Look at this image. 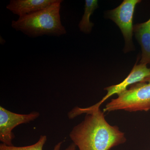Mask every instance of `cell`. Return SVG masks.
I'll return each mask as SVG.
<instances>
[{"instance_id": "277c9868", "label": "cell", "mask_w": 150, "mask_h": 150, "mask_svg": "<svg viewBox=\"0 0 150 150\" xmlns=\"http://www.w3.org/2000/svg\"><path fill=\"white\" fill-rule=\"evenodd\" d=\"M140 0H124L116 8L106 12L107 17L114 22L121 30L125 40V53L134 50L133 42V17L135 7Z\"/></svg>"}, {"instance_id": "3957f363", "label": "cell", "mask_w": 150, "mask_h": 150, "mask_svg": "<svg viewBox=\"0 0 150 150\" xmlns=\"http://www.w3.org/2000/svg\"><path fill=\"white\" fill-rule=\"evenodd\" d=\"M150 110V74L139 82L130 86L126 91L111 100L103 110L104 112L117 110L129 112Z\"/></svg>"}, {"instance_id": "8992f818", "label": "cell", "mask_w": 150, "mask_h": 150, "mask_svg": "<svg viewBox=\"0 0 150 150\" xmlns=\"http://www.w3.org/2000/svg\"><path fill=\"white\" fill-rule=\"evenodd\" d=\"M135 64L129 74L125 79L118 84L107 87L104 88L107 91V94L99 102L93 105L90 106L91 108H100V105L108 98L113 95L119 94L128 89V87L134 83L139 82L150 74V69L146 65L139 64Z\"/></svg>"}, {"instance_id": "52a82bcc", "label": "cell", "mask_w": 150, "mask_h": 150, "mask_svg": "<svg viewBox=\"0 0 150 150\" xmlns=\"http://www.w3.org/2000/svg\"><path fill=\"white\" fill-rule=\"evenodd\" d=\"M56 0H11L6 8L19 17L44 9Z\"/></svg>"}, {"instance_id": "6da1fadb", "label": "cell", "mask_w": 150, "mask_h": 150, "mask_svg": "<svg viewBox=\"0 0 150 150\" xmlns=\"http://www.w3.org/2000/svg\"><path fill=\"white\" fill-rule=\"evenodd\" d=\"M82 114H86L83 120L74 126L69 134L79 150H110L126 143L125 133L107 122L100 108L77 106L68 112V118L73 119Z\"/></svg>"}, {"instance_id": "9c48e42d", "label": "cell", "mask_w": 150, "mask_h": 150, "mask_svg": "<svg viewBox=\"0 0 150 150\" xmlns=\"http://www.w3.org/2000/svg\"><path fill=\"white\" fill-rule=\"evenodd\" d=\"M98 1L96 0H86L84 7V13L79 24L81 32L88 34L91 32L94 24L90 20L91 16L94 11L98 7Z\"/></svg>"}, {"instance_id": "ba28073f", "label": "cell", "mask_w": 150, "mask_h": 150, "mask_svg": "<svg viewBox=\"0 0 150 150\" xmlns=\"http://www.w3.org/2000/svg\"><path fill=\"white\" fill-rule=\"evenodd\" d=\"M133 33L142 48L140 64H150V18L147 21L134 25Z\"/></svg>"}, {"instance_id": "7a4b0ae2", "label": "cell", "mask_w": 150, "mask_h": 150, "mask_svg": "<svg viewBox=\"0 0 150 150\" xmlns=\"http://www.w3.org/2000/svg\"><path fill=\"white\" fill-rule=\"evenodd\" d=\"M62 1L56 0L44 9L13 20L12 27L30 37L66 34L67 30L62 24L60 14Z\"/></svg>"}, {"instance_id": "5b68a950", "label": "cell", "mask_w": 150, "mask_h": 150, "mask_svg": "<svg viewBox=\"0 0 150 150\" xmlns=\"http://www.w3.org/2000/svg\"><path fill=\"white\" fill-rule=\"evenodd\" d=\"M37 111L28 114L15 113L0 106V141L2 144L8 146H13V141L15 138L13 130L21 124L29 123L40 116Z\"/></svg>"}, {"instance_id": "30bf717a", "label": "cell", "mask_w": 150, "mask_h": 150, "mask_svg": "<svg viewBox=\"0 0 150 150\" xmlns=\"http://www.w3.org/2000/svg\"><path fill=\"white\" fill-rule=\"evenodd\" d=\"M46 135H41L38 142L33 144L25 146H8L3 144H0V150H43L44 145L47 142ZM64 142L62 141L57 143L54 146L53 150H61Z\"/></svg>"}, {"instance_id": "8fae6325", "label": "cell", "mask_w": 150, "mask_h": 150, "mask_svg": "<svg viewBox=\"0 0 150 150\" xmlns=\"http://www.w3.org/2000/svg\"><path fill=\"white\" fill-rule=\"evenodd\" d=\"M76 146L74 143H72L70 144L69 145V146H68L64 150H76Z\"/></svg>"}]
</instances>
